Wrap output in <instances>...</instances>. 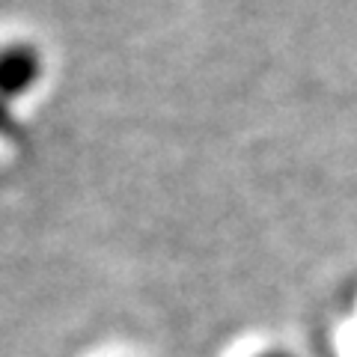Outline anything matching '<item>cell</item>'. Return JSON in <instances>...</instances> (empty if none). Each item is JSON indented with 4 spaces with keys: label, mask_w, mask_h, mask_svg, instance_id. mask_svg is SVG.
I'll return each instance as SVG.
<instances>
[{
    "label": "cell",
    "mask_w": 357,
    "mask_h": 357,
    "mask_svg": "<svg viewBox=\"0 0 357 357\" xmlns=\"http://www.w3.org/2000/svg\"><path fill=\"white\" fill-rule=\"evenodd\" d=\"M262 357H283V354H262Z\"/></svg>",
    "instance_id": "cell-2"
},
{
    "label": "cell",
    "mask_w": 357,
    "mask_h": 357,
    "mask_svg": "<svg viewBox=\"0 0 357 357\" xmlns=\"http://www.w3.org/2000/svg\"><path fill=\"white\" fill-rule=\"evenodd\" d=\"M39 77V57L33 48H9L0 54V96L9 98L24 89Z\"/></svg>",
    "instance_id": "cell-1"
}]
</instances>
